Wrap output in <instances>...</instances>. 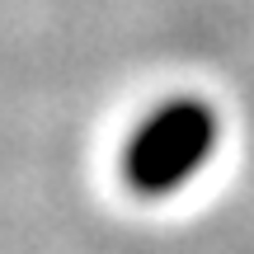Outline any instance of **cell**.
Here are the masks:
<instances>
[{"label": "cell", "mask_w": 254, "mask_h": 254, "mask_svg": "<svg viewBox=\"0 0 254 254\" xmlns=\"http://www.w3.org/2000/svg\"><path fill=\"white\" fill-rule=\"evenodd\" d=\"M217 146H221L217 109L198 94H174V99H160L151 113H141L127 127L118 170L132 193L170 198L207 170Z\"/></svg>", "instance_id": "1"}]
</instances>
